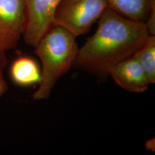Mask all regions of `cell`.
Returning a JSON list of instances; mask_svg holds the SVG:
<instances>
[{
	"label": "cell",
	"mask_w": 155,
	"mask_h": 155,
	"mask_svg": "<svg viewBox=\"0 0 155 155\" xmlns=\"http://www.w3.org/2000/svg\"><path fill=\"white\" fill-rule=\"evenodd\" d=\"M26 23L22 33L25 43L34 47L54 25V15L61 0H24Z\"/></svg>",
	"instance_id": "obj_4"
},
{
	"label": "cell",
	"mask_w": 155,
	"mask_h": 155,
	"mask_svg": "<svg viewBox=\"0 0 155 155\" xmlns=\"http://www.w3.org/2000/svg\"><path fill=\"white\" fill-rule=\"evenodd\" d=\"M11 75L13 81L17 85L29 86L39 83L41 70L38 63L33 58L20 56L12 64Z\"/></svg>",
	"instance_id": "obj_7"
},
{
	"label": "cell",
	"mask_w": 155,
	"mask_h": 155,
	"mask_svg": "<svg viewBox=\"0 0 155 155\" xmlns=\"http://www.w3.org/2000/svg\"><path fill=\"white\" fill-rule=\"evenodd\" d=\"M107 7L106 0H61L54 15V25L66 28L76 37L84 35Z\"/></svg>",
	"instance_id": "obj_3"
},
{
	"label": "cell",
	"mask_w": 155,
	"mask_h": 155,
	"mask_svg": "<svg viewBox=\"0 0 155 155\" xmlns=\"http://www.w3.org/2000/svg\"><path fill=\"white\" fill-rule=\"evenodd\" d=\"M107 75H110L117 84L129 92L143 93L150 84L144 69L133 55L111 67Z\"/></svg>",
	"instance_id": "obj_6"
},
{
	"label": "cell",
	"mask_w": 155,
	"mask_h": 155,
	"mask_svg": "<svg viewBox=\"0 0 155 155\" xmlns=\"http://www.w3.org/2000/svg\"><path fill=\"white\" fill-rule=\"evenodd\" d=\"M155 0H106L107 7L137 22H145Z\"/></svg>",
	"instance_id": "obj_8"
},
{
	"label": "cell",
	"mask_w": 155,
	"mask_h": 155,
	"mask_svg": "<svg viewBox=\"0 0 155 155\" xmlns=\"http://www.w3.org/2000/svg\"><path fill=\"white\" fill-rule=\"evenodd\" d=\"M26 23L24 0H0V50L15 49Z\"/></svg>",
	"instance_id": "obj_5"
},
{
	"label": "cell",
	"mask_w": 155,
	"mask_h": 155,
	"mask_svg": "<svg viewBox=\"0 0 155 155\" xmlns=\"http://www.w3.org/2000/svg\"><path fill=\"white\" fill-rule=\"evenodd\" d=\"M8 59L5 51L0 50V97L4 95L9 89L4 75Z\"/></svg>",
	"instance_id": "obj_10"
},
{
	"label": "cell",
	"mask_w": 155,
	"mask_h": 155,
	"mask_svg": "<svg viewBox=\"0 0 155 155\" xmlns=\"http://www.w3.org/2000/svg\"><path fill=\"white\" fill-rule=\"evenodd\" d=\"M94 35L78 48L74 66L99 74L133 56L150 35L145 22H137L107 7Z\"/></svg>",
	"instance_id": "obj_1"
},
{
	"label": "cell",
	"mask_w": 155,
	"mask_h": 155,
	"mask_svg": "<svg viewBox=\"0 0 155 155\" xmlns=\"http://www.w3.org/2000/svg\"><path fill=\"white\" fill-rule=\"evenodd\" d=\"M145 24L150 35L155 36V0L152 4L149 15Z\"/></svg>",
	"instance_id": "obj_11"
},
{
	"label": "cell",
	"mask_w": 155,
	"mask_h": 155,
	"mask_svg": "<svg viewBox=\"0 0 155 155\" xmlns=\"http://www.w3.org/2000/svg\"><path fill=\"white\" fill-rule=\"evenodd\" d=\"M133 56L144 69L150 84L155 83V36L150 35Z\"/></svg>",
	"instance_id": "obj_9"
},
{
	"label": "cell",
	"mask_w": 155,
	"mask_h": 155,
	"mask_svg": "<svg viewBox=\"0 0 155 155\" xmlns=\"http://www.w3.org/2000/svg\"><path fill=\"white\" fill-rule=\"evenodd\" d=\"M145 147H146V148L148 150L154 152L155 148V139H150L148 140L145 144Z\"/></svg>",
	"instance_id": "obj_12"
},
{
	"label": "cell",
	"mask_w": 155,
	"mask_h": 155,
	"mask_svg": "<svg viewBox=\"0 0 155 155\" xmlns=\"http://www.w3.org/2000/svg\"><path fill=\"white\" fill-rule=\"evenodd\" d=\"M76 38L66 28L54 25L34 47L35 54L41 63V70L33 100L48 99L58 81L74 66L78 50Z\"/></svg>",
	"instance_id": "obj_2"
}]
</instances>
